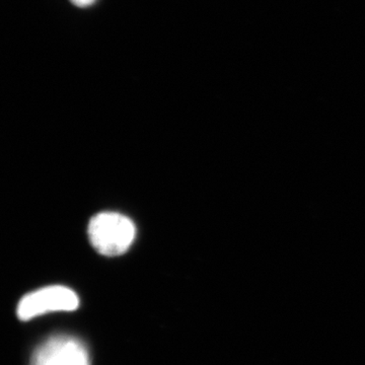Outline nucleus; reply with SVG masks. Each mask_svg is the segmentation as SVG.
Instances as JSON below:
<instances>
[{"label": "nucleus", "mask_w": 365, "mask_h": 365, "mask_svg": "<svg viewBox=\"0 0 365 365\" xmlns=\"http://www.w3.org/2000/svg\"><path fill=\"white\" fill-rule=\"evenodd\" d=\"M88 237L98 253L119 256L130 248L135 237V227L128 217L120 213H98L88 225Z\"/></svg>", "instance_id": "obj_1"}, {"label": "nucleus", "mask_w": 365, "mask_h": 365, "mask_svg": "<svg viewBox=\"0 0 365 365\" xmlns=\"http://www.w3.org/2000/svg\"><path fill=\"white\" fill-rule=\"evenodd\" d=\"M78 306L79 299L73 290L53 285L25 295L19 302L18 317L21 321H29L48 313L76 311Z\"/></svg>", "instance_id": "obj_2"}, {"label": "nucleus", "mask_w": 365, "mask_h": 365, "mask_svg": "<svg viewBox=\"0 0 365 365\" xmlns=\"http://www.w3.org/2000/svg\"><path fill=\"white\" fill-rule=\"evenodd\" d=\"M31 365H91L85 344L72 336H53L34 353Z\"/></svg>", "instance_id": "obj_3"}, {"label": "nucleus", "mask_w": 365, "mask_h": 365, "mask_svg": "<svg viewBox=\"0 0 365 365\" xmlns=\"http://www.w3.org/2000/svg\"><path fill=\"white\" fill-rule=\"evenodd\" d=\"M72 4L78 7H88L95 4L96 0H71Z\"/></svg>", "instance_id": "obj_4"}]
</instances>
